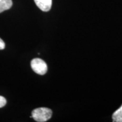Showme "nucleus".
<instances>
[{"label":"nucleus","mask_w":122,"mask_h":122,"mask_svg":"<svg viewBox=\"0 0 122 122\" xmlns=\"http://www.w3.org/2000/svg\"><path fill=\"white\" fill-rule=\"evenodd\" d=\"M52 111L47 107H39L33 110L32 112V117L35 121L45 122L51 118Z\"/></svg>","instance_id":"obj_1"},{"label":"nucleus","mask_w":122,"mask_h":122,"mask_svg":"<svg viewBox=\"0 0 122 122\" xmlns=\"http://www.w3.org/2000/svg\"><path fill=\"white\" fill-rule=\"evenodd\" d=\"M32 69L36 74L43 75L47 72L48 66L45 61L40 58H35L30 62Z\"/></svg>","instance_id":"obj_2"},{"label":"nucleus","mask_w":122,"mask_h":122,"mask_svg":"<svg viewBox=\"0 0 122 122\" xmlns=\"http://www.w3.org/2000/svg\"><path fill=\"white\" fill-rule=\"evenodd\" d=\"M36 6L42 11L47 12L51 9L52 0H34Z\"/></svg>","instance_id":"obj_3"},{"label":"nucleus","mask_w":122,"mask_h":122,"mask_svg":"<svg viewBox=\"0 0 122 122\" xmlns=\"http://www.w3.org/2000/svg\"><path fill=\"white\" fill-rule=\"evenodd\" d=\"M13 5L12 0H0V13L9 10Z\"/></svg>","instance_id":"obj_4"},{"label":"nucleus","mask_w":122,"mask_h":122,"mask_svg":"<svg viewBox=\"0 0 122 122\" xmlns=\"http://www.w3.org/2000/svg\"><path fill=\"white\" fill-rule=\"evenodd\" d=\"M6 104V100L2 96H0V108L5 106Z\"/></svg>","instance_id":"obj_6"},{"label":"nucleus","mask_w":122,"mask_h":122,"mask_svg":"<svg viewBox=\"0 0 122 122\" xmlns=\"http://www.w3.org/2000/svg\"><path fill=\"white\" fill-rule=\"evenodd\" d=\"M5 44L4 41L0 38V50L4 49H5Z\"/></svg>","instance_id":"obj_7"},{"label":"nucleus","mask_w":122,"mask_h":122,"mask_svg":"<svg viewBox=\"0 0 122 122\" xmlns=\"http://www.w3.org/2000/svg\"><path fill=\"white\" fill-rule=\"evenodd\" d=\"M112 118L114 122H122V105L114 112Z\"/></svg>","instance_id":"obj_5"}]
</instances>
